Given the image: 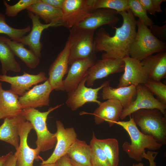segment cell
Returning a JSON list of instances; mask_svg holds the SVG:
<instances>
[{
	"mask_svg": "<svg viewBox=\"0 0 166 166\" xmlns=\"http://www.w3.org/2000/svg\"><path fill=\"white\" fill-rule=\"evenodd\" d=\"M128 4L134 17H138L145 26L150 27L154 24L153 21L148 16L146 10L138 0H128Z\"/></svg>",
	"mask_w": 166,
	"mask_h": 166,
	"instance_id": "obj_33",
	"label": "cell"
},
{
	"mask_svg": "<svg viewBox=\"0 0 166 166\" xmlns=\"http://www.w3.org/2000/svg\"><path fill=\"white\" fill-rule=\"evenodd\" d=\"M41 1L55 8L61 10L64 0H41Z\"/></svg>",
	"mask_w": 166,
	"mask_h": 166,
	"instance_id": "obj_39",
	"label": "cell"
},
{
	"mask_svg": "<svg viewBox=\"0 0 166 166\" xmlns=\"http://www.w3.org/2000/svg\"><path fill=\"white\" fill-rule=\"evenodd\" d=\"M39 166H58L56 162L53 163H46L41 164Z\"/></svg>",
	"mask_w": 166,
	"mask_h": 166,
	"instance_id": "obj_43",
	"label": "cell"
},
{
	"mask_svg": "<svg viewBox=\"0 0 166 166\" xmlns=\"http://www.w3.org/2000/svg\"><path fill=\"white\" fill-rule=\"evenodd\" d=\"M27 13L32 22V28L30 33L27 35L24 36L20 42L28 46L30 49L40 58L42 56L41 51L43 46L40 39L43 31L49 27L62 26V24L61 23L44 24L40 22L38 17L32 12L28 11Z\"/></svg>",
	"mask_w": 166,
	"mask_h": 166,
	"instance_id": "obj_17",
	"label": "cell"
},
{
	"mask_svg": "<svg viewBox=\"0 0 166 166\" xmlns=\"http://www.w3.org/2000/svg\"><path fill=\"white\" fill-rule=\"evenodd\" d=\"M124 67V63L122 59L105 58L96 61L88 70L86 85L92 86L97 80L122 72Z\"/></svg>",
	"mask_w": 166,
	"mask_h": 166,
	"instance_id": "obj_13",
	"label": "cell"
},
{
	"mask_svg": "<svg viewBox=\"0 0 166 166\" xmlns=\"http://www.w3.org/2000/svg\"><path fill=\"white\" fill-rule=\"evenodd\" d=\"M48 79L45 73L41 71L37 74H32L24 72L20 76H10L0 75V81L9 83L10 89L13 93L22 96L34 85L45 81Z\"/></svg>",
	"mask_w": 166,
	"mask_h": 166,
	"instance_id": "obj_16",
	"label": "cell"
},
{
	"mask_svg": "<svg viewBox=\"0 0 166 166\" xmlns=\"http://www.w3.org/2000/svg\"><path fill=\"white\" fill-rule=\"evenodd\" d=\"M94 0H64L62 8L63 26L70 29L77 26L90 14Z\"/></svg>",
	"mask_w": 166,
	"mask_h": 166,
	"instance_id": "obj_7",
	"label": "cell"
},
{
	"mask_svg": "<svg viewBox=\"0 0 166 166\" xmlns=\"http://www.w3.org/2000/svg\"><path fill=\"white\" fill-rule=\"evenodd\" d=\"M136 88L135 99L128 107L123 109L120 119L123 120L127 116H131L134 112L141 109H157L166 115V105L155 98L144 84L138 85Z\"/></svg>",
	"mask_w": 166,
	"mask_h": 166,
	"instance_id": "obj_8",
	"label": "cell"
},
{
	"mask_svg": "<svg viewBox=\"0 0 166 166\" xmlns=\"http://www.w3.org/2000/svg\"><path fill=\"white\" fill-rule=\"evenodd\" d=\"M18 96L10 89H3L0 82V119L11 118L21 114L22 109Z\"/></svg>",
	"mask_w": 166,
	"mask_h": 166,
	"instance_id": "obj_23",
	"label": "cell"
},
{
	"mask_svg": "<svg viewBox=\"0 0 166 166\" xmlns=\"http://www.w3.org/2000/svg\"><path fill=\"white\" fill-rule=\"evenodd\" d=\"M103 8L114 10L118 14L129 9L128 0H94L93 10Z\"/></svg>",
	"mask_w": 166,
	"mask_h": 166,
	"instance_id": "obj_32",
	"label": "cell"
},
{
	"mask_svg": "<svg viewBox=\"0 0 166 166\" xmlns=\"http://www.w3.org/2000/svg\"><path fill=\"white\" fill-rule=\"evenodd\" d=\"M158 153L157 152H153L148 150L147 152H144L142 157V158H144L148 160L149 166H156V163L154 160Z\"/></svg>",
	"mask_w": 166,
	"mask_h": 166,
	"instance_id": "obj_38",
	"label": "cell"
},
{
	"mask_svg": "<svg viewBox=\"0 0 166 166\" xmlns=\"http://www.w3.org/2000/svg\"><path fill=\"white\" fill-rule=\"evenodd\" d=\"M6 37L0 35V61L3 75L10 71L17 72L21 70L20 66L15 59L14 55L6 43Z\"/></svg>",
	"mask_w": 166,
	"mask_h": 166,
	"instance_id": "obj_28",
	"label": "cell"
},
{
	"mask_svg": "<svg viewBox=\"0 0 166 166\" xmlns=\"http://www.w3.org/2000/svg\"><path fill=\"white\" fill-rule=\"evenodd\" d=\"M148 79L160 81L166 75V52L157 53L140 61Z\"/></svg>",
	"mask_w": 166,
	"mask_h": 166,
	"instance_id": "obj_21",
	"label": "cell"
},
{
	"mask_svg": "<svg viewBox=\"0 0 166 166\" xmlns=\"http://www.w3.org/2000/svg\"><path fill=\"white\" fill-rule=\"evenodd\" d=\"M88 74L82 80L77 88L68 93L66 101L67 106L72 110L75 111L88 102H94L99 105L101 102L98 100L99 91L105 86L109 85L110 80L103 82L96 88L86 87L85 84Z\"/></svg>",
	"mask_w": 166,
	"mask_h": 166,
	"instance_id": "obj_9",
	"label": "cell"
},
{
	"mask_svg": "<svg viewBox=\"0 0 166 166\" xmlns=\"http://www.w3.org/2000/svg\"><path fill=\"white\" fill-rule=\"evenodd\" d=\"M91 148L84 140L77 139L67 154L69 158L81 166H91Z\"/></svg>",
	"mask_w": 166,
	"mask_h": 166,
	"instance_id": "obj_26",
	"label": "cell"
},
{
	"mask_svg": "<svg viewBox=\"0 0 166 166\" xmlns=\"http://www.w3.org/2000/svg\"><path fill=\"white\" fill-rule=\"evenodd\" d=\"M131 115L143 134L152 136L162 145L166 144V116L157 109H141Z\"/></svg>",
	"mask_w": 166,
	"mask_h": 166,
	"instance_id": "obj_3",
	"label": "cell"
},
{
	"mask_svg": "<svg viewBox=\"0 0 166 166\" xmlns=\"http://www.w3.org/2000/svg\"><path fill=\"white\" fill-rule=\"evenodd\" d=\"M26 121L21 114L13 117L4 119L3 123L0 126V140L10 144L17 149L20 142L19 127Z\"/></svg>",
	"mask_w": 166,
	"mask_h": 166,
	"instance_id": "obj_22",
	"label": "cell"
},
{
	"mask_svg": "<svg viewBox=\"0 0 166 166\" xmlns=\"http://www.w3.org/2000/svg\"><path fill=\"white\" fill-rule=\"evenodd\" d=\"M135 38L129 50V56L141 61L155 53L166 52V43L154 36L148 26L138 19Z\"/></svg>",
	"mask_w": 166,
	"mask_h": 166,
	"instance_id": "obj_5",
	"label": "cell"
},
{
	"mask_svg": "<svg viewBox=\"0 0 166 166\" xmlns=\"http://www.w3.org/2000/svg\"><path fill=\"white\" fill-rule=\"evenodd\" d=\"M63 105L49 108L47 111L44 112H40L34 108L22 109L21 114L26 121L31 124L36 132L37 139L35 142L37 145L35 148L38 154L41 152H45L52 149L56 143L55 133H51L48 129L46 120L51 112Z\"/></svg>",
	"mask_w": 166,
	"mask_h": 166,
	"instance_id": "obj_4",
	"label": "cell"
},
{
	"mask_svg": "<svg viewBox=\"0 0 166 166\" xmlns=\"http://www.w3.org/2000/svg\"><path fill=\"white\" fill-rule=\"evenodd\" d=\"M102 89L103 99L117 100L121 103L123 109L128 107L134 100L137 93L136 87L132 85L116 88L108 85Z\"/></svg>",
	"mask_w": 166,
	"mask_h": 166,
	"instance_id": "obj_24",
	"label": "cell"
},
{
	"mask_svg": "<svg viewBox=\"0 0 166 166\" xmlns=\"http://www.w3.org/2000/svg\"><path fill=\"white\" fill-rule=\"evenodd\" d=\"M53 90L48 79L42 84L35 85L19 97L21 108L36 109L49 106L50 95Z\"/></svg>",
	"mask_w": 166,
	"mask_h": 166,
	"instance_id": "obj_14",
	"label": "cell"
},
{
	"mask_svg": "<svg viewBox=\"0 0 166 166\" xmlns=\"http://www.w3.org/2000/svg\"><path fill=\"white\" fill-rule=\"evenodd\" d=\"M132 166H144V164L142 163L139 162L136 164H134Z\"/></svg>",
	"mask_w": 166,
	"mask_h": 166,
	"instance_id": "obj_45",
	"label": "cell"
},
{
	"mask_svg": "<svg viewBox=\"0 0 166 166\" xmlns=\"http://www.w3.org/2000/svg\"><path fill=\"white\" fill-rule=\"evenodd\" d=\"M147 12L152 15L156 16V12H162L161 4L165 0H138Z\"/></svg>",
	"mask_w": 166,
	"mask_h": 166,
	"instance_id": "obj_36",
	"label": "cell"
},
{
	"mask_svg": "<svg viewBox=\"0 0 166 166\" xmlns=\"http://www.w3.org/2000/svg\"><path fill=\"white\" fill-rule=\"evenodd\" d=\"M38 0H20L13 5L9 4L6 1H3L6 7L5 14L8 16L14 17L22 10L27 9L30 6L37 3Z\"/></svg>",
	"mask_w": 166,
	"mask_h": 166,
	"instance_id": "obj_35",
	"label": "cell"
},
{
	"mask_svg": "<svg viewBox=\"0 0 166 166\" xmlns=\"http://www.w3.org/2000/svg\"><path fill=\"white\" fill-rule=\"evenodd\" d=\"M152 35L159 40L165 41L166 40V24L160 26L153 25L149 29Z\"/></svg>",
	"mask_w": 166,
	"mask_h": 166,
	"instance_id": "obj_37",
	"label": "cell"
},
{
	"mask_svg": "<svg viewBox=\"0 0 166 166\" xmlns=\"http://www.w3.org/2000/svg\"><path fill=\"white\" fill-rule=\"evenodd\" d=\"M74 28L70 29V33L65 45L50 66L48 80L53 90L65 91L63 78L68 71L69 59L71 46L75 36Z\"/></svg>",
	"mask_w": 166,
	"mask_h": 166,
	"instance_id": "obj_6",
	"label": "cell"
},
{
	"mask_svg": "<svg viewBox=\"0 0 166 166\" xmlns=\"http://www.w3.org/2000/svg\"><path fill=\"white\" fill-rule=\"evenodd\" d=\"M16 155L13 154L5 160L3 166H16Z\"/></svg>",
	"mask_w": 166,
	"mask_h": 166,
	"instance_id": "obj_41",
	"label": "cell"
},
{
	"mask_svg": "<svg viewBox=\"0 0 166 166\" xmlns=\"http://www.w3.org/2000/svg\"><path fill=\"white\" fill-rule=\"evenodd\" d=\"M57 132L55 133L56 138V144L51 155L47 160H42L41 164L56 163L58 160L67 154L71 145L77 138V134L74 128H65L60 121H56Z\"/></svg>",
	"mask_w": 166,
	"mask_h": 166,
	"instance_id": "obj_11",
	"label": "cell"
},
{
	"mask_svg": "<svg viewBox=\"0 0 166 166\" xmlns=\"http://www.w3.org/2000/svg\"><path fill=\"white\" fill-rule=\"evenodd\" d=\"M5 41L14 56L19 58L27 67L34 69L39 65L40 58L32 50L25 48V45L23 43L12 40L6 37Z\"/></svg>",
	"mask_w": 166,
	"mask_h": 166,
	"instance_id": "obj_27",
	"label": "cell"
},
{
	"mask_svg": "<svg viewBox=\"0 0 166 166\" xmlns=\"http://www.w3.org/2000/svg\"><path fill=\"white\" fill-rule=\"evenodd\" d=\"M96 141L104 152L111 166H118L119 162V146L117 140L114 138L99 139Z\"/></svg>",
	"mask_w": 166,
	"mask_h": 166,
	"instance_id": "obj_29",
	"label": "cell"
},
{
	"mask_svg": "<svg viewBox=\"0 0 166 166\" xmlns=\"http://www.w3.org/2000/svg\"><path fill=\"white\" fill-rule=\"evenodd\" d=\"M124 63V73L120 77L117 87L136 86L144 84L148 79L140 64V61L127 56L123 59Z\"/></svg>",
	"mask_w": 166,
	"mask_h": 166,
	"instance_id": "obj_19",
	"label": "cell"
},
{
	"mask_svg": "<svg viewBox=\"0 0 166 166\" xmlns=\"http://www.w3.org/2000/svg\"><path fill=\"white\" fill-rule=\"evenodd\" d=\"M161 103L166 105V85L160 81L148 79L144 84Z\"/></svg>",
	"mask_w": 166,
	"mask_h": 166,
	"instance_id": "obj_34",
	"label": "cell"
},
{
	"mask_svg": "<svg viewBox=\"0 0 166 166\" xmlns=\"http://www.w3.org/2000/svg\"><path fill=\"white\" fill-rule=\"evenodd\" d=\"M34 129L31 124L26 121L19 128V145L14 153L17 156L16 166H34L35 160L43 159L39 156L36 148H31L27 143V138L30 131Z\"/></svg>",
	"mask_w": 166,
	"mask_h": 166,
	"instance_id": "obj_12",
	"label": "cell"
},
{
	"mask_svg": "<svg viewBox=\"0 0 166 166\" xmlns=\"http://www.w3.org/2000/svg\"><path fill=\"white\" fill-rule=\"evenodd\" d=\"M127 121H118L115 124L121 126L127 132L131 142H124L122 145L123 150L128 157L138 162L142 160V155L145 149L151 151L160 149L163 145L158 143L150 136L143 133L135 124L133 119L130 116Z\"/></svg>",
	"mask_w": 166,
	"mask_h": 166,
	"instance_id": "obj_2",
	"label": "cell"
},
{
	"mask_svg": "<svg viewBox=\"0 0 166 166\" xmlns=\"http://www.w3.org/2000/svg\"><path fill=\"white\" fill-rule=\"evenodd\" d=\"M31 30L30 26L21 29L11 27L6 23L5 15L0 13V34H5L11 40L20 42L23 37Z\"/></svg>",
	"mask_w": 166,
	"mask_h": 166,
	"instance_id": "obj_31",
	"label": "cell"
},
{
	"mask_svg": "<svg viewBox=\"0 0 166 166\" xmlns=\"http://www.w3.org/2000/svg\"><path fill=\"white\" fill-rule=\"evenodd\" d=\"M98 105L93 113L96 124L99 125L106 121L111 127L119 121L123 108L118 101L108 99Z\"/></svg>",
	"mask_w": 166,
	"mask_h": 166,
	"instance_id": "obj_20",
	"label": "cell"
},
{
	"mask_svg": "<svg viewBox=\"0 0 166 166\" xmlns=\"http://www.w3.org/2000/svg\"><path fill=\"white\" fill-rule=\"evenodd\" d=\"M95 53L85 58L77 60L71 64L66 78L63 80L65 91L68 93L76 89L87 72L96 61Z\"/></svg>",
	"mask_w": 166,
	"mask_h": 166,
	"instance_id": "obj_18",
	"label": "cell"
},
{
	"mask_svg": "<svg viewBox=\"0 0 166 166\" xmlns=\"http://www.w3.org/2000/svg\"><path fill=\"white\" fill-rule=\"evenodd\" d=\"M118 14L122 16L123 22L121 27H114V35L110 36L105 29L101 27L94 37V52H105L102 55V58L123 59L129 56V48L136 33L137 20L130 9Z\"/></svg>",
	"mask_w": 166,
	"mask_h": 166,
	"instance_id": "obj_1",
	"label": "cell"
},
{
	"mask_svg": "<svg viewBox=\"0 0 166 166\" xmlns=\"http://www.w3.org/2000/svg\"><path fill=\"white\" fill-rule=\"evenodd\" d=\"M13 154L12 152L11 151L5 155L0 156V166H3L5 160Z\"/></svg>",
	"mask_w": 166,
	"mask_h": 166,
	"instance_id": "obj_42",
	"label": "cell"
},
{
	"mask_svg": "<svg viewBox=\"0 0 166 166\" xmlns=\"http://www.w3.org/2000/svg\"><path fill=\"white\" fill-rule=\"evenodd\" d=\"M56 162L58 166H73L67 154L61 157Z\"/></svg>",
	"mask_w": 166,
	"mask_h": 166,
	"instance_id": "obj_40",
	"label": "cell"
},
{
	"mask_svg": "<svg viewBox=\"0 0 166 166\" xmlns=\"http://www.w3.org/2000/svg\"><path fill=\"white\" fill-rule=\"evenodd\" d=\"M96 138L93 132L89 144L91 148V166H111L104 152L97 143Z\"/></svg>",
	"mask_w": 166,
	"mask_h": 166,
	"instance_id": "obj_30",
	"label": "cell"
},
{
	"mask_svg": "<svg viewBox=\"0 0 166 166\" xmlns=\"http://www.w3.org/2000/svg\"><path fill=\"white\" fill-rule=\"evenodd\" d=\"M26 9L41 18L46 24L53 23H61L62 24V10L44 3L41 0H38L37 3Z\"/></svg>",
	"mask_w": 166,
	"mask_h": 166,
	"instance_id": "obj_25",
	"label": "cell"
},
{
	"mask_svg": "<svg viewBox=\"0 0 166 166\" xmlns=\"http://www.w3.org/2000/svg\"><path fill=\"white\" fill-rule=\"evenodd\" d=\"M117 14L116 11L109 9L94 10L88 17L75 27L83 30L95 31L100 27L107 25L114 29L120 20Z\"/></svg>",
	"mask_w": 166,
	"mask_h": 166,
	"instance_id": "obj_15",
	"label": "cell"
},
{
	"mask_svg": "<svg viewBox=\"0 0 166 166\" xmlns=\"http://www.w3.org/2000/svg\"><path fill=\"white\" fill-rule=\"evenodd\" d=\"M75 36L70 49L69 65L95 53L94 51V31L85 30L74 27Z\"/></svg>",
	"mask_w": 166,
	"mask_h": 166,
	"instance_id": "obj_10",
	"label": "cell"
},
{
	"mask_svg": "<svg viewBox=\"0 0 166 166\" xmlns=\"http://www.w3.org/2000/svg\"><path fill=\"white\" fill-rule=\"evenodd\" d=\"M69 159L70 163H71L73 166H81L78 164L76 163V162H75L74 161H73L72 160H70V159Z\"/></svg>",
	"mask_w": 166,
	"mask_h": 166,
	"instance_id": "obj_44",
	"label": "cell"
}]
</instances>
